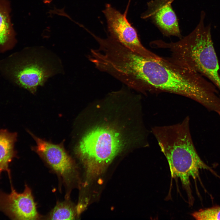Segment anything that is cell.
<instances>
[{
    "instance_id": "cell-1",
    "label": "cell",
    "mask_w": 220,
    "mask_h": 220,
    "mask_svg": "<svg viewBox=\"0 0 220 220\" xmlns=\"http://www.w3.org/2000/svg\"><path fill=\"white\" fill-rule=\"evenodd\" d=\"M133 102L125 95L112 92L97 105L96 118L74 149L88 176L99 174L126 148L140 142L141 137L130 112Z\"/></svg>"
},
{
    "instance_id": "cell-2",
    "label": "cell",
    "mask_w": 220,
    "mask_h": 220,
    "mask_svg": "<svg viewBox=\"0 0 220 220\" xmlns=\"http://www.w3.org/2000/svg\"><path fill=\"white\" fill-rule=\"evenodd\" d=\"M129 75L131 88L141 92L154 90L178 94L208 110L215 107L219 101V92L213 83L167 58L156 60L136 54L130 64Z\"/></svg>"
},
{
    "instance_id": "cell-3",
    "label": "cell",
    "mask_w": 220,
    "mask_h": 220,
    "mask_svg": "<svg viewBox=\"0 0 220 220\" xmlns=\"http://www.w3.org/2000/svg\"><path fill=\"white\" fill-rule=\"evenodd\" d=\"M190 34L178 41L166 42L161 40L152 42L153 48L168 50L171 61L206 77L220 91L219 66L212 39L210 25L205 27V14Z\"/></svg>"
},
{
    "instance_id": "cell-4",
    "label": "cell",
    "mask_w": 220,
    "mask_h": 220,
    "mask_svg": "<svg viewBox=\"0 0 220 220\" xmlns=\"http://www.w3.org/2000/svg\"><path fill=\"white\" fill-rule=\"evenodd\" d=\"M152 132L168 162L171 177L178 178L189 194L190 178L198 177L200 169L215 172L200 159L194 146L189 119L167 126L156 127Z\"/></svg>"
},
{
    "instance_id": "cell-5",
    "label": "cell",
    "mask_w": 220,
    "mask_h": 220,
    "mask_svg": "<svg viewBox=\"0 0 220 220\" xmlns=\"http://www.w3.org/2000/svg\"><path fill=\"white\" fill-rule=\"evenodd\" d=\"M62 70L59 58L42 47L25 48L0 60V74L3 78L33 94L38 86Z\"/></svg>"
},
{
    "instance_id": "cell-6",
    "label": "cell",
    "mask_w": 220,
    "mask_h": 220,
    "mask_svg": "<svg viewBox=\"0 0 220 220\" xmlns=\"http://www.w3.org/2000/svg\"><path fill=\"white\" fill-rule=\"evenodd\" d=\"M107 20L109 35L133 52L145 57L160 60L162 57L146 48L142 44L135 28L127 19L126 14L107 4L103 11Z\"/></svg>"
},
{
    "instance_id": "cell-7",
    "label": "cell",
    "mask_w": 220,
    "mask_h": 220,
    "mask_svg": "<svg viewBox=\"0 0 220 220\" xmlns=\"http://www.w3.org/2000/svg\"><path fill=\"white\" fill-rule=\"evenodd\" d=\"M28 132L36 144L32 149L61 178L66 186H71L76 177V168L63 144H53Z\"/></svg>"
},
{
    "instance_id": "cell-8",
    "label": "cell",
    "mask_w": 220,
    "mask_h": 220,
    "mask_svg": "<svg viewBox=\"0 0 220 220\" xmlns=\"http://www.w3.org/2000/svg\"><path fill=\"white\" fill-rule=\"evenodd\" d=\"M10 183L11 191L9 194L0 190V211L12 219H39L40 216L30 188L25 185L24 192L18 193L12 182Z\"/></svg>"
},
{
    "instance_id": "cell-9",
    "label": "cell",
    "mask_w": 220,
    "mask_h": 220,
    "mask_svg": "<svg viewBox=\"0 0 220 220\" xmlns=\"http://www.w3.org/2000/svg\"><path fill=\"white\" fill-rule=\"evenodd\" d=\"M174 0H152L148 3V10L142 16L152 20L163 34L181 38L176 15L171 3Z\"/></svg>"
},
{
    "instance_id": "cell-10",
    "label": "cell",
    "mask_w": 220,
    "mask_h": 220,
    "mask_svg": "<svg viewBox=\"0 0 220 220\" xmlns=\"http://www.w3.org/2000/svg\"><path fill=\"white\" fill-rule=\"evenodd\" d=\"M10 2L0 0V53L13 50L17 43L16 33L11 21Z\"/></svg>"
},
{
    "instance_id": "cell-11",
    "label": "cell",
    "mask_w": 220,
    "mask_h": 220,
    "mask_svg": "<svg viewBox=\"0 0 220 220\" xmlns=\"http://www.w3.org/2000/svg\"><path fill=\"white\" fill-rule=\"evenodd\" d=\"M17 137L16 132L0 129V168L8 173L10 179L11 178L9 165L17 156L15 145Z\"/></svg>"
},
{
    "instance_id": "cell-12",
    "label": "cell",
    "mask_w": 220,
    "mask_h": 220,
    "mask_svg": "<svg viewBox=\"0 0 220 220\" xmlns=\"http://www.w3.org/2000/svg\"><path fill=\"white\" fill-rule=\"evenodd\" d=\"M76 216L74 206L67 200L57 203L47 218L51 220H73L75 219Z\"/></svg>"
},
{
    "instance_id": "cell-13",
    "label": "cell",
    "mask_w": 220,
    "mask_h": 220,
    "mask_svg": "<svg viewBox=\"0 0 220 220\" xmlns=\"http://www.w3.org/2000/svg\"><path fill=\"white\" fill-rule=\"evenodd\" d=\"M196 220H220V206L201 209L192 214Z\"/></svg>"
},
{
    "instance_id": "cell-14",
    "label": "cell",
    "mask_w": 220,
    "mask_h": 220,
    "mask_svg": "<svg viewBox=\"0 0 220 220\" xmlns=\"http://www.w3.org/2000/svg\"><path fill=\"white\" fill-rule=\"evenodd\" d=\"M52 0H43L44 2L45 3L48 4L50 3Z\"/></svg>"
},
{
    "instance_id": "cell-15",
    "label": "cell",
    "mask_w": 220,
    "mask_h": 220,
    "mask_svg": "<svg viewBox=\"0 0 220 220\" xmlns=\"http://www.w3.org/2000/svg\"><path fill=\"white\" fill-rule=\"evenodd\" d=\"M2 171V170H1V169L0 168V174L1 172V171Z\"/></svg>"
},
{
    "instance_id": "cell-16",
    "label": "cell",
    "mask_w": 220,
    "mask_h": 220,
    "mask_svg": "<svg viewBox=\"0 0 220 220\" xmlns=\"http://www.w3.org/2000/svg\"><path fill=\"white\" fill-rule=\"evenodd\" d=\"M130 0H129V2H130Z\"/></svg>"
}]
</instances>
